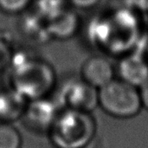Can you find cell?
Returning a JSON list of instances; mask_svg holds the SVG:
<instances>
[{"label": "cell", "instance_id": "cell-1", "mask_svg": "<svg viewBox=\"0 0 148 148\" xmlns=\"http://www.w3.org/2000/svg\"><path fill=\"white\" fill-rule=\"evenodd\" d=\"M10 68L11 88L28 101L49 96L55 88V70L42 60L29 57L19 60L13 56Z\"/></svg>", "mask_w": 148, "mask_h": 148}, {"label": "cell", "instance_id": "cell-2", "mask_svg": "<svg viewBox=\"0 0 148 148\" xmlns=\"http://www.w3.org/2000/svg\"><path fill=\"white\" fill-rule=\"evenodd\" d=\"M96 130L91 113L64 108L61 109L47 134L55 148H87Z\"/></svg>", "mask_w": 148, "mask_h": 148}, {"label": "cell", "instance_id": "cell-3", "mask_svg": "<svg viewBox=\"0 0 148 148\" xmlns=\"http://www.w3.org/2000/svg\"><path fill=\"white\" fill-rule=\"evenodd\" d=\"M98 106L117 119L133 118L143 108L139 88L119 78L98 89Z\"/></svg>", "mask_w": 148, "mask_h": 148}, {"label": "cell", "instance_id": "cell-4", "mask_svg": "<svg viewBox=\"0 0 148 148\" xmlns=\"http://www.w3.org/2000/svg\"><path fill=\"white\" fill-rule=\"evenodd\" d=\"M97 26L98 41L114 52L131 49L140 37L138 21L129 11H118L112 18Z\"/></svg>", "mask_w": 148, "mask_h": 148}, {"label": "cell", "instance_id": "cell-5", "mask_svg": "<svg viewBox=\"0 0 148 148\" xmlns=\"http://www.w3.org/2000/svg\"><path fill=\"white\" fill-rule=\"evenodd\" d=\"M55 100L62 109L91 113L98 107V89L81 77L70 79L62 84Z\"/></svg>", "mask_w": 148, "mask_h": 148}, {"label": "cell", "instance_id": "cell-6", "mask_svg": "<svg viewBox=\"0 0 148 148\" xmlns=\"http://www.w3.org/2000/svg\"><path fill=\"white\" fill-rule=\"evenodd\" d=\"M61 109L56 101L49 96L29 100L21 120L34 132L48 133Z\"/></svg>", "mask_w": 148, "mask_h": 148}, {"label": "cell", "instance_id": "cell-7", "mask_svg": "<svg viewBox=\"0 0 148 148\" xmlns=\"http://www.w3.org/2000/svg\"><path fill=\"white\" fill-rule=\"evenodd\" d=\"M116 68L105 56L88 58L81 68V78L94 88L100 89L115 78Z\"/></svg>", "mask_w": 148, "mask_h": 148}, {"label": "cell", "instance_id": "cell-8", "mask_svg": "<svg viewBox=\"0 0 148 148\" xmlns=\"http://www.w3.org/2000/svg\"><path fill=\"white\" fill-rule=\"evenodd\" d=\"M116 75L123 82L140 88L148 80V60L139 54L127 55L119 62Z\"/></svg>", "mask_w": 148, "mask_h": 148}, {"label": "cell", "instance_id": "cell-9", "mask_svg": "<svg viewBox=\"0 0 148 148\" xmlns=\"http://www.w3.org/2000/svg\"><path fill=\"white\" fill-rule=\"evenodd\" d=\"M28 101L23 95L12 88L0 90V121L13 123L21 120Z\"/></svg>", "mask_w": 148, "mask_h": 148}, {"label": "cell", "instance_id": "cell-10", "mask_svg": "<svg viewBox=\"0 0 148 148\" xmlns=\"http://www.w3.org/2000/svg\"><path fill=\"white\" fill-rule=\"evenodd\" d=\"M46 26L49 36L66 39L76 32L79 27V18L74 11L63 8L46 20Z\"/></svg>", "mask_w": 148, "mask_h": 148}, {"label": "cell", "instance_id": "cell-11", "mask_svg": "<svg viewBox=\"0 0 148 148\" xmlns=\"http://www.w3.org/2000/svg\"><path fill=\"white\" fill-rule=\"evenodd\" d=\"M22 135L12 123L0 121V148H21Z\"/></svg>", "mask_w": 148, "mask_h": 148}, {"label": "cell", "instance_id": "cell-12", "mask_svg": "<svg viewBox=\"0 0 148 148\" xmlns=\"http://www.w3.org/2000/svg\"><path fill=\"white\" fill-rule=\"evenodd\" d=\"M31 0H0V10L5 13L16 14L23 11Z\"/></svg>", "mask_w": 148, "mask_h": 148}, {"label": "cell", "instance_id": "cell-13", "mask_svg": "<svg viewBox=\"0 0 148 148\" xmlns=\"http://www.w3.org/2000/svg\"><path fill=\"white\" fill-rule=\"evenodd\" d=\"M13 56L14 55L9 45L0 39V73L10 68Z\"/></svg>", "mask_w": 148, "mask_h": 148}, {"label": "cell", "instance_id": "cell-14", "mask_svg": "<svg viewBox=\"0 0 148 148\" xmlns=\"http://www.w3.org/2000/svg\"><path fill=\"white\" fill-rule=\"evenodd\" d=\"M70 3L80 9H89L95 6L100 0H69Z\"/></svg>", "mask_w": 148, "mask_h": 148}, {"label": "cell", "instance_id": "cell-15", "mask_svg": "<svg viewBox=\"0 0 148 148\" xmlns=\"http://www.w3.org/2000/svg\"><path fill=\"white\" fill-rule=\"evenodd\" d=\"M142 106L144 108L148 110V80L140 87L139 88Z\"/></svg>", "mask_w": 148, "mask_h": 148}]
</instances>
